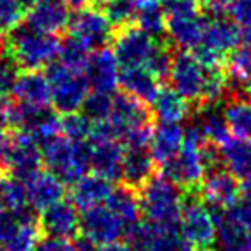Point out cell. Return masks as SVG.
<instances>
[{
  "label": "cell",
  "mask_w": 251,
  "mask_h": 251,
  "mask_svg": "<svg viewBox=\"0 0 251 251\" xmlns=\"http://www.w3.org/2000/svg\"><path fill=\"white\" fill-rule=\"evenodd\" d=\"M60 52V38L31 29L21 23L9 31L5 53L23 71H40L49 67Z\"/></svg>",
  "instance_id": "cell-1"
},
{
  "label": "cell",
  "mask_w": 251,
  "mask_h": 251,
  "mask_svg": "<svg viewBox=\"0 0 251 251\" xmlns=\"http://www.w3.org/2000/svg\"><path fill=\"white\" fill-rule=\"evenodd\" d=\"M138 193L140 208L147 217V222L158 227H179L186 200L184 191L179 186L162 174H155Z\"/></svg>",
  "instance_id": "cell-2"
},
{
  "label": "cell",
  "mask_w": 251,
  "mask_h": 251,
  "mask_svg": "<svg viewBox=\"0 0 251 251\" xmlns=\"http://www.w3.org/2000/svg\"><path fill=\"white\" fill-rule=\"evenodd\" d=\"M47 171L64 184H76L91 169V145L76 143L66 136H55L40 145Z\"/></svg>",
  "instance_id": "cell-3"
},
{
  "label": "cell",
  "mask_w": 251,
  "mask_h": 251,
  "mask_svg": "<svg viewBox=\"0 0 251 251\" xmlns=\"http://www.w3.org/2000/svg\"><path fill=\"white\" fill-rule=\"evenodd\" d=\"M45 74L49 77L52 105L57 114L69 115L81 110L84 100L90 95V84L84 74L73 73L60 62L50 64Z\"/></svg>",
  "instance_id": "cell-4"
},
{
  "label": "cell",
  "mask_w": 251,
  "mask_h": 251,
  "mask_svg": "<svg viewBox=\"0 0 251 251\" xmlns=\"http://www.w3.org/2000/svg\"><path fill=\"white\" fill-rule=\"evenodd\" d=\"M201 147L182 143V148L172 160L160 167V174L172 181L188 196L201 198V184L205 179V165L201 160Z\"/></svg>",
  "instance_id": "cell-5"
},
{
  "label": "cell",
  "mask_w": 251,
  "mask_h": 251,
  "mask_svg": "<svg viewBox=\"0 0 251 251\" xmlns=\"http://www.w3.org/2000/svg\"><path fill=\"white\" fill-rule=\"evenodd\" d=\"M169 81L172 84V90L181 98H184L191 107L201 103L206 83V69L193 53L176 49Z\"/></svg>",
  "instance_id": "cell-6"
},
{
  "label": "cell",
  "mask_w": 251,
  "mask_h": 251,
  "mask_svg": "<svg viewBox=\"0 0 251 251\" xmlns=\"http://www.w3.org/2000/svg\"><path fill=\"white\" fill-rule=\"evenodd\" d=\"M67 29L71 36L79 40L90 50L107 49L115 35V28L112 26V23L103 14V11L95 4L74 12L69 19Z\"/></svg>",
  "instance_id": "cell-7"
},
{
  "label": "cell",
  "mask_w": 251,
  "mask_h": 251,
  "mask_svg": "<svg viewBox=\"0 0 251 251\" xmlns=\"http://www.w3.org/2000/svg\"><path fill=\"white\" fill-rule=\"evenodd\" d=\"M181 232L196 251H208L215 244V219L200 196L186 195L181 213Z\"/></svg>",
  "instance_id": "cell-8"
},
{
  "label": "cell",
  "mask_w": 251,
  "mask_h": 251,
  "mask_svg": "<svg viewBox=\"0 0 251 251\" xmlns=\"http://www.w3.org/2000/svg\"><path fill=\"white\" fill-rule=\"evenodd\" d=\"M114 55L122 69L127 67H145L153 52L157 40L141 31L138 26L129 25L115 29L114 35Z\"/></svg>",
  "instance_id": "cell-9"
},
{
  "label": "cell",
  "mask_w": 251,
  "mask_h": 251,
  "mask_svg": "<svg viewBox=\"0 0 251 251\" xmlns=\"http://www.w3.org/2000/svg\"><path fill=\"white\" fill-rule=\"evenodd\" d=\"M42 148L38 141L29 133L14 131L12 133V145L2 171H7L9 176L26 181L35 172L42 171Z\"/></svg>",
  "instance_id": "cell-10"
},
{
  "label": "cell",
  "mask_w": 251,
  "mask_h": 251,
  "mask_svg": "<svg viewBox=\"0 0 251 251\" xmlns=\"http://www.w3.org/2000/svg\"><path fill=\"white\" fill-rule=\"evenodd\" d=\"M108 124L112 126L119 141L122 134L134 127L153 124V114L147 105L138 101L136 98L126 95L124 91H119L112 97V112L108 117Z\"/></svg>",
  "instance_id": "cell-11"
},
{
  "label": "cell",
  "mask_w": 251,
  "mask_h": 251,
  "mask_svg": "<svg viewBox=\"0 0 251 251\" xmlns=\"http://www.w3.org/2000/svg\"><path fill=\"white\" fill-rule=\"evenodd\" d=\"M79 232L95 246H105V244L117 243L124 236V227L107 206L100 205L84 210L81 215Z\"/></svg>",
  "instance_id": "cell-12"
},
{
  "label": "cell",
  "mask_w": 251,
  "mask_h": 251,
  "mask_svg": "<svg viewBox=\"0 0 251 251\" xmlns=\"http://www.w3.org/2000/svg\"><path fill=\"white\" fill-rule=\"evenodd\" d=\"M38 224L40 230L45 236L57 237V239H71L79 232L81 215L71 200H62L42 212Z\"/></svg>",
  "instance_id": "cell-13"
},
{
  "label": "cell",
  "mask_w": 251,
  "mask_h": 251,
  "mask_svg": "<svg viewBox=\"0 0 251 251\" xmlns=\"http://www.w3.org/2000/svg\"><path fill=\"white\" fill-rule=\"evenodd\" d=\"M241 43V28L229 18H205L203 38L198 47L227 59L232 50H236Z\"/></svg>",
  "instance_id": "cell-14"
},
{
  "label": "cell",
  "mask_w": 251,
  "mask_h": 251,
  "mask_svg": "<svg viewBox=\"0 0 251 251\" xmlns=\"http://www.w3.org/2000/svg\"><path fill=\"white\" fill-rule=\"evenodd\" d=\"M16 103L35 110H47L52 103V90L49 77L42 71H23L19 73L18 81L12 91Z\"/></svg>",
  "instance_id": "cell-15"
},
{
  "label": "cell",
  "mask_w": 251,
  "mask_h": 251,
  "mask_svg": "<svg viewBox=\"0 0 251 251\" xmlns=\"http://www.w3.org/2000/svg\"><path fill=\"white\" fill-rule=\"evenodd\" d=\"M69 9L62 0H38L25 16V25L45 35H55L69 25Z\"/></svg>",
  "instance_id": "cell-16"
},
{
  "label": "cell",
  "mask_w": 251,
  "mask_h": 251,
  "mask_svg": "<svg viewBox=\"0 0 251 251\" xmlns=\"http://www.w3.org/2000/svg\"><path fill=\"white\" fill-rule=\"evenodd\" d=\"M119 62L110 49L95 50L84 69L90 90L110 95L119 86Z\"/></svg>",
  "instance_id": "cell-17"
},
{
  "label": "cell",
  "mask_w": 251,
  "mask_h": 251,
  "mask_svg": "<svg viewBox=\"0 0 251 251\" xmlns=\"http://www.w3.org/2000/svg\"><path fill=\"white\" fill-rule=\"evenodd\" d=\"M28 203L35 212H45L55 203L62 201L66 195L64 182L59 181L52 172L38 171L25 181Z\"/></svg>",
  "instance_id": "cell-18"
},
{
  "label": "cell",
  "mask_w": 251,
  "mask_h": 251,
  "mask_svg": "<svg viewBox=\"0 0 251 251\" xmlns=\"http://www.w3.org/2000/svg\"><path fill=\"white\" fill-rule=\"evenodd\" d=\"M241 195V184L226 171L219 169L205 174L201 184V200H205L210 208L226 210Z\"/></svg>",
  "instance_id": "cell-19"
},
{
  "label": "cell",
  "mask_w": 251,
  "mask_h": 251,
  "mask_svg": "<svg viewBox=\"0 0 251 251\" xmlns=\"http://www.w3.org/2000/svg\"><path fill=\"white\" fill-rule=\"evenodd\" d=\"M90 145H91V169L97 172V176L107 179L108 182L121 181L124 147L117 140L95 141V143Z\"/></svg>",
  "instance_id": "cell-20"
},
{
  "label": "cell",
  "mask_w": 251,
  "mask_h": 251,
  "mask_svg": "<svg viewBox=\"0 0 251 251\" xmlns=\"http://www.w3.org/2000/svg\"><path fill=\"white\" fill-rule=\"evenodd\" d=\"M119 86L126 95L136 98L143 105H153L160 93V81L145 67H127L121 71Z\"/></svg>",
  "instance_id": "cell-21"
},
{
  "label": "cell",
  "mask_w": 251,
  "mask_h": 251,
  "mask_svg": "<svg viewBox=\"0 0 251 251\" xmlns=\"http://www.w3.org/2000/svg\"><path fill=\"white\" fill-rule=\"evenodd\" d=\"M222 165L241 186L251 182V141L230 138L219 147Z\"/></svg>",
  "instance_id": "cell-22"
},
{
  "label": "cell",
  "mask_w": 251,
  "mask_h": 251,
  "mask_svg": "<svg viewBox=\"0 0 251 251\" xmlns=\"http://www.w3.org/2000/svg\"><path fill=\"white\" fill-rule=\"evenodd\" d=\"M184 143V129L176 122H158L153 129L150 153L155 164L164 165L179 153Z\"/></svg>",
  "instance_id": "cell-23"
},
{
  "label": "cell",
  "mask_w": 251,
  "mask_h": 251,
  "mask_svg": "<svg viewBox=\"0 0 251 251\" xmlns=\"http://www.w3.org/2000/svg\"><path fill=\"white\" fill-rule=\"evenodd\" d=\"M155 160L147 150H126L122 160V176L121 182L127 188L140 191L148 182V179L155 176Z\"/></svg>",
  "instance_id": "cell-24"
},
{
  "label": "cell",
  "mask_w": 251,
  "mask_h": 251,
  "mask_svg": "<svg viewBox=\"0 0 251 251\" xmlns=\"http://www.w3.org/2000/svg\"><path fill=\"white\" fill-rule=\"evenodd\" d=\"M215 219L217 251H251V232L234 224L224 210L212 208Z\"/></svg>",
  "instance_id": "cell-25"
},
{
  "label": "cell",
  "mask_w": 251,
  "mask_h": 251,
  "mask_svg": "<svg viewBox=\"0 0 251 251\" xmlns=\"http://www.w3.org/2000/svg\"><path fill=\"white\" fill-rule=\"evenodd\" d=\"M112 184L100 176H84L71 189V201L77 210H90L107 201L112 193Z\"/></svg>",
  "instance_id": "cell-26"
},
{
  "label": "cell",
  "mask_w": 251,
  "mask_h": 251,
  "mask_svg": "<svg viewBox=\"0 0 251 251\" xmlns=\"http://www.w3.org/2000/svg\"><path fill=\"white\" fill-rule=\"evenodd\" d=\"M107 208L119 219V222L124 227V234L134 226L141 222V208L140 200L136 196V191L124 184H119L112 189L110 196L107 200Z\"/></svg>",
  "instance_id": "cell-27"
},
{
  "label": "cell",
  "mask_w": 251,
  "mask_h": 251,
  "mask_svg": "<svg viewBox=\"0 0 251 251\" xmlns=\"http://www.w3.org/2000/svg\"><path fill=\"white\" fill-rule=\"evenodd\" d=\"M205 18L193 19H167L165 23V38L177 50H195L201 43Z\"/></svg>",
  "instance_id": "cell-28"
},
{
  "label": "cell",
  "mask_w": 251,
  "mask_h": 251,
  "mask_svg": "<svg viewBox=\"0 0 251 251\" xmlns=\"http://www.w3.org/2000/svg\"><path fill=\"white\" fill-rule=\"evenodd\" d=\"M222 114L229 133L239 140L251 138V101L246 97H226L222 101Z\"/></svg>",
  "instance_id": "cell-29"
},
{
  "label": "cell",
  "mask_w": 251,
  "mask_h": 251,
  "mask_svg": "<svg viewBox=\"0 0 251 251\" xmlns=\"http://www.w3.org/2000/svg\"><path fill=\"white\" fill-rule=\"evenodd\" d=\"M226 74L230 90H243L251 84V42H241L227 55Z\"/></svg>",
  "instance_id": "cell-30"
},
{
  "label": "cell",
  "mask_w": 251,
  "mask_h": 251,
  "mask_svg": "<svg viewBox=\"0 0 251 251\" xmlns=\"http://www.w3.org/2000/svg\"><path fill=\"white\" fill-rule=\"evenodd\" d=\"M193 107L176 93L172 88H162L157 100L153 101V117H157L160 122H176L189 117Z\"/></svg>",
  "instance_id": "cell-31"
},
{
  "label": "cell",
  "mask_w": 251,
  "mask_h": 251,
  "mask_svg": "<svg viewBox=\"0 0 251 251\" xmlns=\"http://www.w3.org/2000/svg\"><path fill=\"white\" fill-rule=\"evenodd\" d=\"M136 26L148 36L153 40H164L165 38V12L164 5L155 2V0H140L138 2Z\"/></svg>",
  "instance_id": "cell-32"
},
{
  "label": "cell",
  "mask_w": 251,
  "mask_h": 251,
  "mask_svg": "<svg viewBox=\"0 0 251 251\" xmlns=\"http://www.w3.org/2000/svg\"><path fill=\"white\" fill-rule=\"evenodd\" d=\"M150 237L145 251H196L182 236L181 227H158L150 224Z\"/></svg>",
  "instance_id": "cell-33"
},
{
  "label": "cell",
  "mask_w": 251,
  "mask_h": 251,
  "mask_svg": "<svg viewBox=\"0 0 251 251\" xmlns=\"http://www.w3.org/2000/svg\"><path fill=\"white\" fill-rule=\"evenodd\" d=\"M29 208L25 181L12 176H0V212L19 213Z\"/></svg>",
  "instance_id": "cell-34"
},
{
  "label": "cell",
  "mask_w": 251,
  "mask_h": 251,
  "mask_svg": "<svg viewBox=\"0 0 251 251\" xmlns=\"http://www.w3.org/2000/svg\"><path fill=\"white\" fill-rule=\"evenodd\" d=\"M62 66H66L69 71L77 74H84V69L88 66V60L91 57V50L86 45L76 40L74 36H66L60 40V52H59Z\"/></svg>",
  "instance_id": "cell-35"
},
{
  "label": "cell",
  "mask_w": 251,
  "mask_h": 251,
  "mask_svg": "<svg viewBox=\"0 0 251 251\" xmlns=\"http://www.w3.org/2000/svg\"><path fill=\"white\" fill-rule=\"evenodd\" d=\"M174 53H176V49L167 42V38L157 40V45H155V49H153V52H151L145 69L150 71L160 83H165V81H169Z\"/></svg>",
  "instance_id": "cell-36"
},
{
  "label": "cell",
  "mask_w": 251,
  "mask_h": 251,
  "mask_svg": "<svg viewBox=\"0 0 251 251\" xmlns=\"http://www.w3.org/2000/svg\"><path fill=\"white\" fill-rule=\"evenodd\" d=\"M138 2L140 0H107L103 4H98V7L103 11L115 29L122 26L133 25L136 19Z\"/></svg>",
  "instance_id": "cell-37"
},
{
  "label": "cell",
  "mask_w": 251,
  "mask_h": 251,
  "mask_svg": "<svg viewBox=\"0 0 251 251\" xmlns=\"http://www.w3.org/2000/svg\"><path fill=\"white\" fill-rule=\"evenodd\" d=\"M81 110H83V115L91 124L107 122L112 112V95L91 91L86 97V100H84Z\"/></svg>",
  "instance_id": "cell-38"
},
{
  "label": "cell",
  "mask_w": 251,
  "mask_h": 251,
  "mask_svg": "<svg viewBox=\"0 0 251 251\" xmlns=\"http://www.w3.org/2000/svg\"><path fill=\"white\" fill-rule=\"evenodd\" d=\"M91 124L83 114H69L60 117V133L66 136L67 140L76 141V143H83V141L90 140L91 134Z\"/></svg>",
  "instance_id": "cell-39"
},
{
  "label": "cell",
  "mask_w": 251,
  "mask_h": 251,
  "mask_svg": "<svg viewBox=\"0 0 251 251\" xmlns=\"http://www.w3.org/2000/svg\"><path fill=\"white\" fill-rule=\"evenodd\" d=\"M224 213L234 224H237L244 230L251 232V193L241 191V195L236 198V201L230 206H227L224 210Z\"/></svg>",
  "instance_id": "cell-40"
},
{
  "label": "cell",
  "mask_w": 251,
  "mask_h": 251,
  "mask_svg": "<svg viewBox=\"0 0 251 251\" xmlns=\"http://www.w3.org/2000/svg\"><path fill=\"white\" fill-rule=\"evenodd\" d=\"M165 19H193L201 16L198 0H167L164 4Z\"/></svg>",
  "instance_id": "cell-41"
},
{
  "label": "cell",
  "mask_w": 251,
  "mask_h": 251,
  "mask_svg": "<svg viewBox=\"0 0 251 251\" xmlns=\"http://www.w3.org/2000/svg\"><path fill=\"white\" fill-rule=\"evenodd\" d=\"M26 11L19 0H0V31H11L25 19Z\"/></svg>",
  "instance_id": "cell-42"
},
{
  "label": "cell",
  "mask_w": 251,
  "mask_h": 251,
  "mask_svg": "<svg viewBox=\"0 0 251 251\" xmlns=\"http://www.w3.org/2000/svg\"><path fill=\"white\" fill-rule=\"evenodd\" d=\"M19 67L12 62V59L4 53L0 59V100H5L14 91V84L19 76Z\"/></svg>",
  "instance_id": "cell-43"
},
{
  "label": "cell",
  "mask_w": 251,
  "mask_h": 251,
  "mask_svg": "<svg viewBox=\"0 0 251 251\" xmlns=\"http://www.w3.org/2000/svg\"><path fill=\"white\" fill-rule=\"evenodd\" d=\"M229 14L241 29L251 28V0H232Z\"/></svg>",
  "instance_id": "cell-44"
},
{
  "label": "cell",
  "mask_w": 251,
  "mask_h": 251,
  "mask_svg": "<svg viewBox=\"0 0 251 251\" xmlns=\"http://www.w3.org/2000/svg\"><path fill=\"white\" fill-rule=\"evenodd\" d=\"M31 251H77L71 239H57V237H40Z\"/></svg>",
  "instance_id": "cell-45"
},
{
  "label": "cell",
  "mask_w": 251,
  "mask_h": 251,
  "mask_svg": "<svg viewBox=\"0 0 251 251\" xmlns=\"http://www.w3.org/2000/svg\"><path fill=\"white\" fill-rule=\"evenodd\" d=\"M11 126V105L5 100H0V133H4Z\"/></svg>",
  "instance_id": "cell-46"
},
{
  "label": "cell",
  "mask_w": 251,
  "mask_h": 251,
  "mask_svg": "<svg viewBox=\"0 0 251 251\" xmlns=\"http://www.w3.org/2000/svg\"><path fill=\"white\" fill-rule=\"evenodd\" d=\"M98 251H133L127 244L124 243H112V244H105V246H100Z\"/></svg>",
  "instance_id": "cell-47"
},
{
  "label": "cell",
  "mask_w": 251,
  "mask_h": 251,
  "mask_svg": "<svg viewBox=\"0 0 251 251\" xmlns=\"http://www.w3.org/2000/svg\"><path fill=\"white\" fill-rule=\"evenodd\" d=\"M64 4L67 5V9H74V11H81V9L88 7L90 0H62Z\"/></svg>",
  "instance_id": "cell-48"
},
{
  "label": "cell",
  "mask_w": 251,
  "mask_h": 251,
  "mask_svg": "<svg viewBox=\"0 0 251 251\" xmlns=\"http://www.w3.org/2000/svg\"><path fill=\"white\" fill-rule=\"evenodd\" d=\"M4 53H5V38H4V35H2V31H0V59H2Z\"/></svg>",
  "instance_id": "cell-49"
},
{
  "label": "cell",
  "mask_w": 251,
  "mask_h": 251,
  "mask_svg": "<svg viewBox=\"0 0 251 251\" xmlns=\"http://www.w3.org/2000/svg\"><path fill=\"white\" fill-rule=\"evenodd\" d=\"M103 2H107V0H93V4L98 5V4H103Z\"/></svg>",
  "instance_id": "cell-50"
},
{
  "label": "cell",
  "mask_w": 251,
  "mask_h": 251,
  "mask_svg": "<svg viewBox=\"0 0 251 251\" xmlns=\"http://www.w3.org/2000/svg\"><path fill=\"white\" fill-rule=\"evenodd\" d=\"M155 2H158V4H165L167 0H155Z\"/></svg>",
  "instance_id": "cell-51"
},
{
  "label": "cell",
  "mask_w": 251,
  "mask_h": 251,
  "mask_svg": "<svg viewBox=\"0 0 251 251\" xmlns=\"http://www.w3.org/2000/svg\"><path fill=\"white\" fill-rule=\"evenodd\" d=\"M0 251H5V250H4V248H0Z\"/></svg>",
  "instance_id": "cell-52"
},
{
  "label": "cell",
  "mask_w": 251,
  "mask_h": 251,
  "mask_svg": "<svg viewBox=\"0 0 251 251\" xmlns=\"http://www.w3.org/2000/svg\"><path fill=\"white\" fill-rule=\"evenodd\" d=\"M198 2H200V4H201V2H203V0H198Z\"/></svg>",
  "instance_id": "cell-53"
},
{
  "label": "cell",
  "mask_w": 251,
  "mask_h": 251,
  "mask_svg": "<svg viewBox=\"0 0 251 251\" xmlns=\"http://www.w3.org/2000/svg\"><path fill=\"white\" fill-rule=\"evenodd\" d=\"M208 251H212V250H208Z\"/></svg>",
  "instance_id": "cell-54"
}]
</instances>
